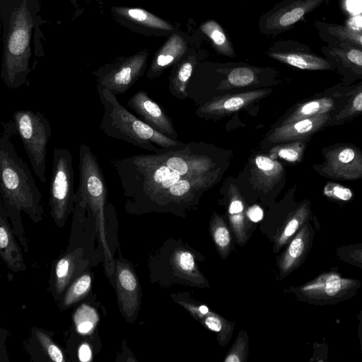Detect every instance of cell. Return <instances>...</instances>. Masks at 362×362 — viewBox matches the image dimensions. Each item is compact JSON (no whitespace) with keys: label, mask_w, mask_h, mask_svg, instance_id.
I'll use <instances>...</instances> for the list:
<instances>
[{"label":"cell","mask_w":362,"mask_h":362,"mask_svg":"<svg viewBox=\"0 0 362 362\" xmlns=\"http://www.w3.org/2000/svg\"><path fill=\"white\" fill-rule=\"evenodd\" d=\"M321 51L334 65L343 86H350L362 79V47L344 40L323 45Z\"/></svg>","instance_id":"obj_15"},{"label":"cell","mask_w":362,"mask_h":362,"mask_svg":"<svg viewBox=\"0 0 362 362\" xmlns=\"http://www.w3.org/2000/svg\"><path fill=\"white\" fill-rule=\"evenodd\" d=\"M115 264L113 285L119 309L126 321L133 323L140 309V284L132 266L122 256L115 261Z\"/></svg>","instance_id":"obj_14"},{"label":"cell","mask_w":362,"mask_h":362,"mask_svg":"<svg viewBox=\"0 0 362 362\" xmlns=\"http://www.w3.org/2000/svg\"><path fill=\"white\" fill-rule=\"evenodd\" d=\"M256 79L252 68L239 66L233 69L227 76V83L232 86L243 87L252 84Z\"/></svg>","instance_id":"obj_41"},{"label":"cell","mask_w":362,"mask_h":362,"mask_svg":"<svg viewBox=\"0 0 362 362\" xmlns=\"http://www.w3.org/2000/svg\"><path fill=\"white\" fill-rule=\"evenodd\" d=\"M8 217L0 203V255L7 267L13 272H24L26 265Z\"/></svg>","instance_id":"obj_21"},{"label":"cell","mask_w":362,"mask_h":362,"mask_svg":"<svg viewBox=\"0 0 362 362\" xmlns=\"http://www.w3.org/2000/svg\"><path fill=\"white\" fill-rule=\"evenodd\" d=\"M78 360L83 362H88L92 359V349L89 343L82 342L78 349Z\"/></svg>","instance_id":"obj_43"},{"label":"cell","mask_w":362,"mask_h":362,"mask_svg":"<svg viewBox=\"0 0 362 362\" xmlns=\"http://www.w3.org/2000/svg\"><path fill=\"white\" fill-rule=\"evenodd\" d=\"M112 12L120 19L153 35H168L177 30L170 22L141 8L114 6Z\"/></svg>","instance_id":"obj_20"},{"label":"cell","mask_w":362,"mask_h":362,"mask_svg":"<svg viewBox=\"0 0 362 362\" xmlns=\"http://www.w3.org/2000/svg\"><path fill=\"white\" fill-rule=\"evenodd\" d=\"M311 210V202L305 199L290 211L275 236L274 251L277 252L286 246L303 225L316 218Z\"/></svg>","instance_id":"obj_23"},{"label":"cell","mask_w":362,"mask_h":362,"mask_svg":"<svg viewBox=\"0 0 362 362\" xmlns=\"http://www.w3.org/2000/svg\"><path fill=\"white\" fill-rule=\"evenodd\" d=\"M331 113H327L290 123L278 124L268 136L269 142L281 144L311 139L327 127Z\"/></svg>","instance_id":"obj_18"},{"label":"cell","mask_w":362,"mask_h":362,"mask_svg":"<svg viewBox=\"0 0 362 362\" xmlns=\"http://www.w3.org/2000/svg\"><path fill=\"white\" fill-rule=\"evenodd\" d=\"M0 138V203L11 221L13 233L24 251L28 243L21 218L24 212L33 223L42 221L44 214L41 193L30 169L18 155L12 142L16 134L13 120L1 122Z\"/></svg>","instance_id":"obj_1"},{"label":"cell","mask_w":362,"mask_h":362,"mask_svg":"<svg viewBox=\"0 0 362 362\" xmlns=\"http://www.w3.org/2000/svg\"><path fill=\"white\" fill-rule=\"evenodd\" d=\"M263 211L258 205H253L250 206L247 211V217L253 222H258L263 218Z\"/></svg>","instance_id":"obj_45"},{"label":"cell","mask_w":362,"mask_h":362,"mask_svg":"<svg viewBox=\"0 0 362 362\" xmlns=\"http://www.w3.org/2000/svg\"><path fill=\"white\" fill-rule=\"evenodd\" d=\"M127 105L139 118L156 130L174 139L177 136L168 117L146 91L136 92L129 98Z\"/></svg>","instance_id":"obj_17"},{"label":"cell","mask_w":362,"mask_h":362,"mask_svg":"<svg viewBox=\"0 0 362 362\" xmlns=\"http://www.w3.org/2000/svg\"><path fill=\"white\" fill-rule=\"evenodd\" d=\"M206 175L183 177L174 184L165 194L161 204L166 200L168 195L182 197L187 194L193 187L202 186L206 182ZM160 204V205H161Z\"/></svg>","instance_id":"obj_39"},{"label":"cell","mask_w":362,"mask_h":362,"mask_svg":"<svg viewBox=\"0 0 362 362\" xmlns=\"http://www.w3.org/2000/svg\"><path fill=\"white\" fill-rule=\"evenodd\" d=\"M171 262L176 272L187 277H198L194 259L191 252L185 250L175 251Z\"/></svg>","instance_id":"obj_36"},{"label":"cell","mask_w":362,"mask_h":362,"mask_svg":"<svg viewBox=\"0 0 362 362\" xmlns=\"http://www.w3.org/2000/svg\"><path fill=\"white\" fill-rule=\"evenodd\" d=\"M97 91L103 108L100 128L105 135L153 151H158L155 144L162 148L178 145L174 139L156 130L131 113L109 89L97 88Z\"/></svg>","instance_id":"obj_3"},{"label":"cell","mask_w":362,"mask_h":362,"mask_svg":"<svg viewBox=\"0 0 362 362\" xmlns=\"http://www.w3.org/2000/svg\"><path fill=\"white\" fill-rule=\"evenodd\" d=\"M320 230V224L316 217L303 225L286 245L277 263L281 278L297 269L305 261Z\"/></svg>","instance_id":"obj_16"},{"label":"cell","mask_w":362,"mask_h":362,"mask_svg":"<svg viewBox=\"0 0 362 362\" xmlns=\"http://www.w3.org/2000/svg\"><path fill=\"white\" fill-rule=\"evenodd\" d=\"M79 183L76 190L75 204L94 218L98 250L103 258L106 276L114 279L115 261L107 229L117 222L115 208L108 199V191L103 170L96 156L86 144L79 147Z\"/></svg>","instance_id":"obj_2"},{"label":"cell","mask_w":362,"mask_h":362,"mask_svg":"<svg viewBox=\"0 0 362 362\" xmlns=\"http://www.w3.org/2000/svg\"><path fill=\"white\" fill-rule=\"evenodd\" d=\"M272 90H255L226 95L204 104L200 112L208 116H222L238 111L267 96Z\"/></svg>","instance_id":"obj_22"},{"label":"cell","mask_w":362,"mask_h":362,"mask_svg":"<svg viewBox=\"0 0 362 362\" xmlns=\"http://www.w3.org/2000/svg\"><path fill=\"white\" fill-rule=\"evenodd\" d=\"M188 40L177 30L159 48L151 63L146 76L153 79L159 76L170 66L182 59L188 52Z\"/></svg>","instance_id":"obj_19"},{"label":"cell","mask_w":362,"mask_h":362,"mask_svg":"<svg viewBox=\"0 0 362 362\" xmlns=\"http://www.w3.org/2000/svg\"><path fill=\"white\" fill-rule=\"evenodd\" d=\"M98 259L83 247L67 248L57 262L50 275V291L55 300L59 301L69 285Z\"/></svg>","instance_id":"obj_12"},{"label":"cell","mask_w":362,"mask_h":362,"mask_svg":"<svg viewBox=\"0 0 362 362\" xmlns=\"http://www.w3.org/2000/svg\"><path fill=\"white\" fill-rule=\"evenodd\" d=\"M313 25L320 38L327 44L348 40L362 47V30L320 21H315Z\"/></svg>","instance_id":"obj_25"},{"label":"cell","mask_w":362,"mask_h":362,"mask_svg":"<svg viewBox=\"0 0 362 362\" xmlns=\"http://www.w3.org/2000/svg\"><path fill=\"white\" fill-rule=\"evenodd\" d=\"M322 193L327 199L339 204L347 203L354 198L351 189L331 181L324 186Z\"/></svg>","instance_id":"obj_40"},{"label":"cell","mask_w":362,"mask_h":362,"mask_svg":"<svg viewBox=\"0 0 362 362\" xmlns=\"http://www.w3.org/2000/svg\"><path fill=\"white\" fill-rule=\"evenodd\" d=\"M210 231L220 256L226 259L231 249V235L224 221L216 213L211 217Z\"/></svg>","instance_id":"obj_34"},{"label":"cell","mask_w":362,"mask_h":362,"mask_svg":"<svg viewBox=\"0 0 362 362\" xmlns=\"http://www.w3.org/2000/svg\"><path fill=\"white\" fill-rule=\"evenodd\" d=\"M91 285V274L89 271H86L67 288L63 297L59 301L58 305L60 310H64L84 299L90 291Z\"/></svg>","instance_id":"obj_30"},{"label":"cell","mask_w":362,"mask_h":362,"mask_svg":"<svg viewBox=\"0 0 362 362\" xmlns=\"http://www.w3.org/2000/svg\"><path fill=\"white\" fill-rule=\"evenodd\" d=\"M228 218L230 226L240 245L247 241L243 202L235 187L230 189Z\"/></svg>","instance_id":"obj_28"},{"label":"cell","mask_w":362,"mask_h":362,"mask_svg":"<svg viewBox=\"0 0 362 362\" xmlns=\"http://www.w3.org/2000/svg\"><path fill=\"white\" fill-rule=\"evenodd\" d=\"M200 30L211 42L217 52L230 57L235 56L230 38L218 23L214 20L206 21L201 24Z\"/></svg>","instance_id":"obj_29"},{"label":"cell","mask_w":362,"mask_h":362,"mask_svg":"<svg viewBox=\"0 0 362 362\" xmlns=\"http://www.w3.org/2000/svg\"><path fill=\"white\" fill-rule=\"evenodd\" d=\"M98 320L96 311L88 305H82L74 315L77 332L81 335L90 334Z\"/></svg>","instance_id":"obj_35"},{"label":"cell","mask_w":362,"mask_h":362,"mask_svg":"<svg viewBox=\"0 0 362 362\" xmlns=\"http://www.w3.org/2000/svg\"><path fill=\"white\" fill-rule=\"evenodd\" d=\"M322 163L312 168L320 175L334 180H362V151L354 144L336 143L321 150Z\"/></svg>","instance_id":"obj_8"},{"label":"cell","mask_w":362,"mask_h":362,"mask_svg":"<svg viewBox=\"0 0 362 362\" xmlns=\"http://www.w3.org/2000/svg\"><path fill=\"white\" fill-rule=\"evenodd\" d=\"M157 153L171 170L185 177L205 175L212 168V163L207 159L186 158L160 151Z\"/></svg>","instance_id":"obj_24"},{"label":"cell","mask_w":362,"mask_h":362,"mask_svg":"<svg viewBox=\"0 0 362 362\" xmlns=\"http://www.w3.org/2000/svg\"><path fill=\"white\" fill-rule=\"evenodd\" d=\"M267 54L279 62L303 70H336L327 58L317 54L309 46L296 40L278 41L269 47Z\"/></svg>","instance_id":"obj_13"},{"label":"cell","mask_w":362,"mask_h":362,"mask_svg":"<svg viewBox=\"0 0 362 362\" xmlns=\"http://www.w3.org/2000/svg\"><path fill=\"white\" fill-rule=\"evenodd\" d=\"M197 60V57L194 52L189 53L188 51L184 56L171 79L170 86L174 92L183 95H186L187 86Z\"/></svg>","instance_id":"obj_31"},{"label":"cell","mask_w":362,"mask_h":362,"mask_svg":"<svg viewBox=\"0 0 362 362\" xmlns=\"http://www.w3.org/2000/svg\"><path fill=\"white\" fill-rule=\"evenodd\" d=\"M310 140L281 143L272 148L269 156L274 159L279 158L291 164H297L301 162Z\"/></svg>","instance_id":"obj_33"},{"label":"cell","mask_w":362,"mask_h":362,"mask_svg":"<svg viewBox=\"0 0 362 362\" xmlns=\"http://www.w3.org/2000/svg\"><path fill=\"white\" fill-rule=\"evenodd\" d=\"M32 337L46 361L65 362L66 359L58 345L53 341L51 334L41 328L33 327Z\"/></svg>","instance_id":"obj_32"},{"label":"cell","mask_w":362,"mask_h":362,"mask_svg":"<svg viewBox=\"0 0 362 362\" xmlns=\"http://www.w3.org/2000/svg\"><path fill=\"white\" fill-rule=\"evenodd\" d=\"M254 164L255 177L264 189H272L283 178L284 170L277 159L259 155L255 157Z\"/></svg>","instance_id":"obj_26"},{"label":"cell","mask_w":362,"mask_h":362,"mask_svg":"<svg viewBox=\"0 0 362 362\" xmlns=\"http://www.w3.org/2000/svg\"><path fill=\"white\" fill-rule=\"evenodd\" d=\"M350 95L346 104L332 115L327 127L340 126L362 115V81L351 84Z\"/></svg>","instance_id":"obj_27"},{"label":"cell","mask_w":362,"mask_h":362,"mask_svg":"<svg viewBox=\"0 0 362 362\" xmlns=\"http://www.w3.org/2000/svg\"><path fill=\"white\" fill-rule=\"evenodd\" d=\"M330 0H283L263 14L258 23L264 35H277L291 29L305 16Z\"/></svg>","instance_id":"obj_10"},{"label":"cell","mask_w":362,"mask_h":362,"mask_svg":"<svg viewBox=\"0 0 362 362\" xmlns=\"http://www.w3.org/2000/svg\"><path fill=\"white\" fill-rule=\"evenodd\" d=\"M356 319L358 321V338L359 340L360 351L362 355V308L359 313L356 316Z\"/></svg>","instance_id":"obj_46"},{"label":"cell","mask_w":362,"mask_h":362,"mask_svg":"<svg viewBox=\"0 0 362 362\" xmlns=\"http://www.w3.org/2000/svg\"><path fill=\"white\" fill-rule=\"evenodd\" d=\"M148 56V52L142 50L101 66L93 74L96 88H106L115 95L124 93L144 74Z\"/></svg>","instance_id":"obj_9"},{"label":"cell","mask_w":362,"mask_h":362,"mask_svg":"<svg viewBox=\"0 0 362 362\" xmlns=\"http://www.w3.org/2000/svg\"><path fill=\"white\" fill-rule=\"evenodd\" d=\"M336 255L343 262L362 269V243L341 245L337 247Z\"/></svg>","instance_id":"obj_38"},{"label":"cell","mask_w":362,"mask_h":362,"mask_svg":"<svg viewBox=\"0 0 362 362\" xmlns=\"http://www.w3.org/2000/svg\"><path fill=\"white\" fill-rule=\"evenodd\" d=\"M327 347H328V346L326 343H325V344L322 343L320 344L318 342L314 343V344H313L314 352L313 354V358L310 359V361H313L314 358L315 357H317L315 361H323L322 356H324L325 357H327V354H328Z\"/></svg>","instance_id":"obj_44"},{"label":"cell","mask_w":362,"mask_h":362,"mask_svg":"<svg viewBox=\"0 0 362 362\" xmlns=\"http://www.w3.org/2000/svg\"><path fill=\"white\" fill-rule=\"evenodd\" d=\"M13 120L34 173L45 183L47 144L52 135L49 120L40 111L31 110L15 111Z\"/></svg>","instance_id":"obj_6"},{"label":"cell","mask_w":362,"mask_h":362,"mask_svg":"<svg viewBox=\"0 0 362 362\" xmlns=\"http://www.w3.org/2000/svg\"><path fill=\"white\" fill-rule=\"evenodd\" d=\"M247 335L245 331L239 332L233 346L228 351L225 362H243L247 353Z\"/></svg>","instance_id":"obj_42"},{"label":"cell","mask_w":362,"mask_h":362,"mask_svg":"<svg viewBox=\"0 0 362 362\" xmlns=\"http://www.w3.org/2000/svg\"><path fill=\"white\" fill-rule=\"evenodd\" d=\"M362 283L354 278L343 276L339 267H332L313 279L297 287H290L288 292L297 300L314 305H334L355 296Z\"/></svg>","instance_id":"obj_5"},{"label":"cell","mask_w":362,"mask_h":362,"mask_svg":"<svg viewBox=\"0 0 362 362\" xmlns=\"http://www.w3.org/2000/svg\"><path fill=\"white\" fill-rule=\"evenodd\" d=\"M33 25L27 1L24 0L11 15L3 55L1 76L8 88L16 89L29 84L30 38Z\"/></svg>","instance_id":"obj_4"},{"label":"cell","mask_w":362,"mask_h":362,"mask_svg":"<svg viewBox=\"0 0 362 362\" xmlns=\"http://www.w3.org/2000/svg\"><path fill=\"white\" fill-rule=\"evenodd\" d=\"M49 192L50 215L56 226L62 228L74 211L75 204L73 157L67 148L54 149Z\"/></svg>","instance_id":"obj_7"},{"label":"cell","mask_w":362,"mask_h":362,"mask_svg":"<svg viewBox=\"0 0 362 362\" xmlns=\"http://www.w3.org/2000/svg\"><path fill=\"white\" fill-rule=\"evenodd\" d=\"M350 95L349 86L341 83L327 88L296 103L282 117L279 124L290 123L327 113L331 116L346 104Z\"/></svg>","instance_id":"obj_11"},{"label":"cell","mask_w":362,"mask_h":362,"mask_svg":"<svg viewBox=\"0 0 362 362\" xmlns=\"http://www.w3.org/2000/svg\"><path fill=\"white\" fill-rule=\"evenodd\" d=\"M192 315L206 328L223 334L224 340L228 334H231L233 328L230 324L213 312L209 310L206 314L193 313Z\"/></svg>","instance_id":"obj_37"}]
</instances>
